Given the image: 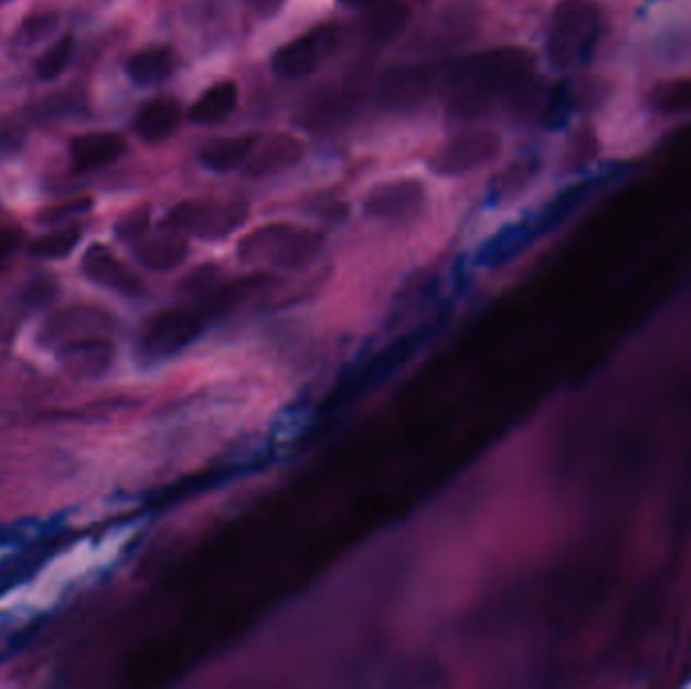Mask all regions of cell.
<instances>
[{
    "label": "cell",
    "mask_w": 691,
    "mask_h": 689,
    "mask_svg": "<svg viewBox=\"0 0 691 689\" xmlns=\"http://www.w3.org/2000/svg\"><path fill=\"white\" fill-rule=\"evenodd\" d=\"M126 152L124 136L115 131H91L72 142V160L75 171L86 173L108 166Z\"/></svg>",
    "instance_id": "obj_14"
},
{
    "label": "cell",
    "mask_w": 691,
    "mask_h": 689,
    "mask_svg": "<svg viewBox=\"0 0 691 689\" xmlns=\"http://www.w3.org/2000/svg\"><path fill=\"white\" fill-rule=\"evenodd\" d=\"M23 145V129L13 124H0V159L11 156Z\"/></svg>",
    "instance_id": "obj_30"
},
{
    "label": "cell",
    "mask_w": 691,
    "mask_h": 689,
    "mask_svg": "<svg viewBox=\"0 0 691 689\" xmlns=\"http://www.w3.org/2000/svg\"><path fill=\"white\" fill-rule=\"evenodd\" d=\"M216 275H218V270H216L215 265H202V267H197V270L190 273L187 279L183 281V291L190 293V296H202V293H206L209 289L213 288V284L216 281Z\"/></svg>",
    "instance_id": "obj_27"
},
{
    "label": "cell",
    "mask_w": 691,
    "mask_h": 689,
    "mask_svg": "<svg viewBox=\"0 0 691 689\" xmlns=\"http://www.w3.org/2000/svg\"><path fill=\"white\" fill-rule=\"evenodd\" d=\"M239 100V89L235 82H221L209 87L194 105L190 108L188 117L201 126H215L229 117Z\"/></svg>",
    "instance_id": "obj_18"
},
{
    "label": "cell",
    "mask_w": 691,
    "mask_h": 689,
    "mask_svg": "<svg viewBox=\"0 0 691 689\" xmlns=\"http://www.w3.org/2000/svg\"><path fill=\"white\" fill-rule=\"evenodd\" d=\"M176 67V55L168 47H152L136 53L128 61V75L138 86H156L171 77Z\"/></svg>",
    "instance_id": "obj_20"
},
{
    "label": "cell",
    "mask_w": 691,
    "mask_h": 689,
    "mask_svg": "<svg viewBox=\"0 0 691 689\" xmlns=\"http://www.w3.org/2000/svg\"><path fill=\"white\" fill-rule=\"evenodd\" d=\"M114 344L105 334L84 336L58 348L61 368L75 378H100L114 362Z\"/></svg>",
    "instance_id": "obj_11"
},
{
    "label": "cell",
    "mask_w": 691,
    "mask_h": 689,
    "mask_svg": "<svg viewBox=\"0 0 691 689\" xmlns=\"http://www.w3.org/2000/svg\"><path fill=\"white\" fill-rule=\"evenodd\" d=\"M134 255L148 270L168 272L187 259V235L168 229V233H162L156 237H142L134 245Z\"/></svg>",
    "instance_id": "obj_15"
},
{
    "label": "cell",
    "mask_w": 691,
    "mask_h": 689,
    "mask_svg": "<svg viewBox=\"0 0 691 689\" xmlns=\"http://www.w3.org/2000/svg\"><path fill=\"white\" fill-rule=\"evenodd\" d=\"M201 331V316L187 308H171L150 316L138 336V352L146 360L171 359Z\"/></svg>",
    "instance_id": "obj_5"
},
{
    "label": "cell",
    "mask_w": 691,
    "mask_h": 689,
    "mask_svg": "<svg viewBox=\"0 0 691 689\" xmlns=\"http://www.w3.org/2000/svg\"><path fill=\"white\" fill-rule=\"evenodd\" d=\"M249 206L243 201L192 199L178 202L166 216L168 229L201 239H223L246 223Z\"/></svg>",
    "instance_id": "obj_4"
},
{
    "label": "cell",
    "mask_w": 691,
    "mask_h": 689,
    "mask_svg": "<svg viewBox=\"0 0 691 689\" xmlns=\"http://www.w3.org/2000/svg\"><path fill=\"white\" fill-rule=\"evenodd\" d=\"M338 41H340L338 27L317 25L314 29L303 33L302 37L277 49V53L272 59L275 75L286 82L310 77L334 55Z\"/></svg>",
    "instance_id": "obj_6"
},
{
    "label": "cell",
    "mask_w": 691,
    "mask_h": 689,
    "mask_svg": "<svg viewBox=\"0 0 691 689\" xmlns=\"http://www.w3.org/2000/svg\"><path fill=\"white\" fill-rule=\"evenodd\" d=\"M23 233L18 229L0 230V261L11 258L16 249L23 245Z\"/></svg>",
    "instance_id": "obj_31"
},
{
    "label": "cell",
    "mask_w": 691,
    "mask_h": 689,
    "mask_svg": "<svg viewBox=\"0 0 691 689\" xmlns=\"http://www.w3.org/2000/svg\"><path fill=\"white\" fill-rule=\"evenodd\" d=\"M346 9H354V11H362V9H370L375 4L376 0H338Z\"/></svg>",
    "instance_id": "obj_33"
},
{
    "label": "cell",
    "mask_w": 691,
    "mask_h": 689,
    "mask_svg": "<svg viewBox=\"0 0 691 689\" xmlns=\"http://www.w3.org/2000/svg\"><path fill=\"white\" fill-rule=\"evenodd\" d=\"M73 51H75V39L65 35L61 37L59 41L51 45L47 51H45L41 58L37 59V65H35V72L37 75L45 79V82H51L59 77L61 73L65 72L72 63Z\"/></svg>",
    "instance_id": "obj_23"
},
{
    "label": "cell",
    "mask_w": 691,
    "mask_h": 689,
    "mask_svg": "<svg viewBox=\"0 0 691 689\" xmlns=\"http://www.w3.org/2000/svg\"><path fill=\"white\" fill-rule=\"evenodd\" d=\"M183 108L171 98H159L146 103L136 115L134 128L146 142H160L171 138L183 124Z\"/></svg>",
    "instance_id": "obj_17"
},
{
    "label": "cell",
    "mask_w": 691,
    "mask_h": 689,
    "mask_svg": "<svg viewBox=\"0 0 691 689\" xmlns=\"http://www.w3.org/2000/svg\"><path fill=\"white\" fill-rule=\"evenodd\" d=\"M601 33V9L594 0H562L548 27L546 55L558 72L591 59Z\"/></svg>",
    "instance_id": "obj_2"
},
{
    "label": "cell",
    "mask_w": 691,
    "mask_h": 689,
    "mask_svg": "<svg viewBox=\"0 0 691 689\" xmlns=\"http://www.w3.org/2000/svg\"><path fill=\"white\" fill-rule=\"evenodd\" d=\"M427 201V190L415 178L389 180L373 188L364 201L366 215L376 221L403 223L417 216Z\"/></svg>",
    "instance_id": "obj_9"
},
{
    "label": "cell",
    "mask_w": 691,
    "mask_h": 689,
    "mask_svg": "<svg viewBox=\"0 0 691 689\" xmlns=\"http://www.w3.org/2000/svg\"><path fill=\"white\" fill-rule=\"evenodd\" d=\"M435 73L423 65H397L376 82V101L389 110H413L431 96Z\"/></svg>",
    "instance_id": "obj_8"
},
{
    "label": "cell",
    "mask_w": 691,
    "mask_h": 689,
    "mask_svg": "<svg viewBox=\"0 0 691 689\" xmlns=\"http://www.w3.org/2000/svg\"><path fill=\"white\" fill-rule=\"evenodd\" d=\"M366 21V37L375 45H389L401 37L409 23V7L403 0H382L370 7Z\"/></svg>",
    "instance_id": "obj_19"
},
{
    "label": "cell",
    "mask_w": 691,
    "mask_h": 689,
    "mask_svg": "<svg viewBox=\"0 0 691 689\" xmlns=\"http://www.w3.org/2000/svg\"><path fill=\"white\" fill-rule=\"evenodd\" d=\"M84 230L77 225L49 230L41 237H37L29 245V253L37 259H63L72 253L73 249L81 241Z\"/></svg>",
    "instance_id": "obj_22"
},
{
    "label": "cell",
    "mask_w": 691,
    "mask_h": 689,
    "mask_svg": "<svg viewBox=\"0 0 691 689\" xmlns=\"http://www.w3.org/2000/svg\"><path fill=\"white\" fill-rule=\"evenodd\" d=\"M653 112L662 115L688 114L691 110V77L663 79L648 96Z\"/></svg>",
    "instance_id": "obj_21"
},
{
    "label": "cell",
    "mask_w": 691,
    "mask_h": 689,
    "mask_svg": "<svg viewBox=\"0 0 691 689\" xmlns=\"http://www.w3.org/2000/svg\"><path fill=\"white\" fill-rule=\"evenodd\" d=\"M150 225V209L148 206H138L130 213L122 216L115 225V235L122 239V241H128V243H136L140 241L148 230Z\"/></svg>",
    "instance_id": "obj_25"
},
{
    "label": "cell",
    "mask_w": 691,
    "mask_h": 689,
    "mask_svg": "<svg viewBox=\"0 0 691 689\" xmlns=\"http://www.w3.org/2000/svg\"><path fill=\"white\" fill-rule=\"evenodd\" d=\"M81 272L89 281L101 288L114 289L128 298H136L145 291L142 279L115 258L114 251L105 245L93 243L87 247L81 258Z\"/></svg>",
    "instance_id": "obj_12"
},
{
    "label": "cell",
    "mask_w": 691,
    "mask_h": 689,
    "mask_svg": "<svg viewBox=\"0 0 691 689\" xmlns=\"http://www.w3.org/2000/svg\"><path fill=\"white\" fill-rule=\"evenodd\" d=\"M573 100H575V93H573L570 82H561L548 91L546 101L542 108V117L548 128H561L566 124L568 114L573 110Z\"/></svg>",
    "instance_id": "obj_24"
},
{
    "label": "cell",
    "mask_w": 691,
    "mask_h": 689,
    "mask_svg": "<svg viewBox=\"0 0 691 689\" xmlns=\"http://www.w3.org/2000/svg\"><path fill=\"white\" fill-rule=\"evenodd\" d=\"M533 73V58L522 47L488 49L457 59L441 73L447 108L455 117L486 114Z\"/></svg>",
    "instance_id": "obj_1"
},
{
    "label": "cell",
    "mask_w": 691,
    "mask_h": 689,
    "mask_svg": "<svg viewBox=\"0 0 691 689\" xmlns=\"http://www.w3.org/2000/svg\"><path fill=\"white\" fill-rule=\"evenodd\" d=\"M55 291H58V284L49 275L37 277V279L29 281V286L25 289V302L30 303V308L41 305L47 300H51L55 296Z\"/></svg>",
    "instance_id": "obj_29"
},
{
    "label": "cell",
    "mask_w": 691,
    "mask_h": 689,
    "mask_svg": "<svg viewBox=\"0 0 691 689\" xmlns=\"http://www.w3.org/2000/svg\"><path fill=\"white\" fill-rule=\"evenodd\" d=\"M55 25H58L55 16H29L16 33V39L25 45L37 43L39 39H43L45 35H49L51 30L55 29Z\"/></svg>",
    "instance_id": "obj_26"
},
{
    "label": "cell",
    "mask_w": 691,
    "mask_h": 689,
    "mask_svg": "<svg viewBox=\"0 0 691 689\" xmlns=\"http://www.w3.org/2000/svg\"><path fill=\"white\" fill-rule=\"evenodd\" d=\"M500 150L502 138L493 129L463 131L432 154L429 168L441 176H460L486 166Z\"/></svg>",
    "instance_id": "obj_7"
},
{
    "label": "cell",
    "mask_w": 691,
    "mask_h": 689,
    "mask_svg": "<svg viewBox=\"0 0 691 689\" xmlns=\"http://www.w3.org/2000/svg\"><path fill=\"white\" fill-rule=\"evenodd\" d=\"M260 134H241V136H227V138H213L204 142L201 148V162L216 173H229L243 168L251 152L260 142Z\"/></svg>",
    "instance_id": "obj_16"
},
{
    "label": "cell",
    "mask_w": 691,
    "mask_h": 689,
    "mask_svg": "<svg viewBox=\"0 0 691 689\" xmlns=\"http://www.w3.org/2000/svg\"><path fill=\"white\" fill-rule=\"evenodd\" d=\"M253 2V9L255 13L261 16H274L281 7H284V0H251Z\"/></svg>",
    "instance_id": "obj_32"
},
{
    "label": "cell",
    "mask_w": 691,
    "mask_h": 689,
    "mask_svg": "<svg viewBox=\"0 0 691 689\" xmlns=\"http://www.w3.org/2000/svg\"><path fill=\"white\" fill-rule=\"evenodd\" d=\"M114 326V316L96 305H72L59 310L45 322L39 338L45 346H61L84 336L105 334Z\"/></svg>",
    "instance_id": "obj_10"
},
{
    "label": "cell",
    "mask_w": 691,
    "mask_h": 689,
    "mask_svg": "<svg viewBox=\"0 0 691 689\" xmlns=\"http://www.w3.org/2000/svg\"><path fill=\"white\" fill-rule=\"evenodd\" d=\"M91 206H93L91 199H75V201L63 202V204H58V206H53V209H47L43 215H41V221H43V223H61L63 218L84 215Z\"/></svg>",
    "instance_id": "obj_28"
},
{
    "label": "cell",
    "mask_w": 691,
    "mask_h": 689,
    "mask_svg": "<svg viewBox=\"0 0 691 689\" xmlns=\"http://www.w3.org/2000/svg\"><path fill=\"white\" fill-rule=\"evenodd\" d=\"M305 154V146L300 138L291 134H274L261 138L255 150L246 162L243 171L249 178L260 180L275 174L288 173L289 168L298 166Z\"/></svg>",
    "instance_id": "obj_13"
},
{
    "label": "cell",
    "mask_w": 691,
    "mask_h": 689,
    "mask_svg": "<svg viewBox=\"0 0 691 689\" xmlns=\"http://www.w3.org/2000/svg\"><path fill=\"white\" fill-rule=\"evenodd\" d=\"M324 249V237L316 230L272 223L251 230L239 243V258L246 263H269L281 270H302L316 261Z\"/></svg>",
    "instance_id": "obj_3"
}]
</instances>
